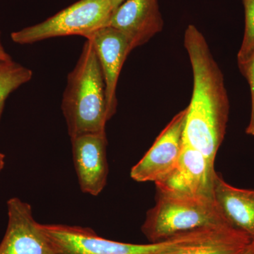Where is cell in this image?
<instances>
[{"label": "cell", "instance_id": "8", "mask_svg": "<svg viewBox=\"0 0 254 254\" xmlns=\"http://www.w3.org/2000/svg\"><path fill=\"white\" fill-rule=\"evenodd\" d=\"M64 254H154L151 244L136 245L107 240L88 227L42 225Z\"/></svg>", "mask_w": 254, "mask_h": 254}, {"label": "cell", "instance_id": "17", "mask_svg": "<svg viewBox=\"0 0 254 254\" xmlns=\"http://www.w3.org/2000/svg\"><path fill=\"white\" fill-rule=\"evenodd\" d=\"M241 254H254V240H252L250 245Z\"/></svg>", "mask_w": 254, "mask_h": 254}, {"label": "cell", "instance_id": "1", "mask_svg": "<svg viewBox=\"0 0 254 254\" xmlns=\"http://www.w3.org/2000/svg\"><path fill=\"white\" fill-rule=\"evenodd\" d=\"M193 76V94L187 107L185 143L199 150L212 165L224 140L228 122V96L223 74L206 40L193 25L185 34Z\"/></svg>", "mask_w": 254, "mask_h": 254}, {"label": "cell", "instance_id": "19", "mask_svg": "<svg viewBox=\"0 0 254 254\" xmlns=\"http://www.w3.org/2000/svg\"><path fill=\"white\" fill-rule=\"evenodd\" d=\"M111 1L114 7V10H115L117 7H118L119 5L121 4L123 2L124 0H111Z\"/></svg>", "mask_w": 254, "mask_h": 254}, {"label": "cell", "instance_id": "6", "mask_svg": "<svg viewBox=\"0 0 254 254\" xmlns=\"http://www.w3.org/2000/svg\"><path fill=\"white\" fill-rule=\"evenodd\" d=\"M216 172L199 150L185 143L181 156L173 170L155 182L157 193L185 197L214 198Z\"/></svg>", "mask_w": 254, "mask_h": 254}, {"label": "cell", "instance_id": "12", "mask_svg": "<svg viewBox=\"0 0 254 254\" xmlns=\"http://www.w3.org/2000/svg\"><path fill=\"white\" fill-rule=\"evenodd\" d=\"M213 196L228 221L254 240V190L232 186L216 173Z\"/></svg>", "mask_w": 254, "mask_h": 254}, {"label": "cell", "instance_id": "16", "mask_svg": "<svg viewBox=\"0 0 254 254\" xmlns=\"http://www.w3.org/2000/svg\"><path fill=\"white\" fill-rule=\"evenodd\" d=\"M241 72L248 81L252 95V111L250 121L246 128V133L251 136H254V59L248 64L240 68Z\"/></svg>", "mask_w": 254, "mask_h": 254}, {"label": "cell", "instance_id": "15", "mask_svg": "<svg viewBox=\"0 0 254 254\" xmlns=\"http://www.w3.org/2000/svg\"><path fill=\"white\" fill-rule=\"evenodd\" d=\"M245 13L243 40L237 54L239 68L243 67L254 59V0H242Z\"/></svg>", "mask_w": 254, "mask_h": 254}, {"label": "cell", "instance_id": "5", "mask_svg": "<svg viewBox=\"0 0 254 254\" xmlns=\"http://www.w3.org/2000/svg\"><path fill=\"white\" fill-rule=\"evenodd\" d=\"M7 213L0 254H64L35 220L29 203L16 197L10 198Z\"/></svg>", "mask_w": 254, "mask_h": 254}, {"label": "cell", "instance_id": "3", "mask_svg": "<svg viewBox=\"0 0 254 254\" xmlns=\"http://www.w3.org/2000/svg\"><path fill=\"white\" fill-rule=\"evenodd\" d=\"M234 227L214 198L177 196L157 193L141 231L151 243L203 230Z\"/></svg>", "mask_w": 254, "mask_h": 254}, {"label": "cell", "instance_id": "11", "mask_svg": "<svg viewBox=\"0 0 254 254\" xmlns=\"http://www.w3.org/2000/svg\"><path fill=\"white\" fill-rule=\"evenodd\" d=\"M93 43L99 62L105 85L107 103L110 117L117 111L116 90L122 68L131 52L129 43L121 32L105 26L86 37Z\"/></svg>", "mask_w": 254, "mask_h": 254}, {"label": "cell", "instance_id": "10", "mask_svg": "<svg viewBox=\"0 0 254 254\" xmlns=\"http://www.w3.org/2000/svg\"><path fill=\"white\" fill-rule=\"evenodd\" d=\"M158 0H124L113 11L108 26L126 37L131 51L163 28Z\"/></svg>", "mask_w": 254, "mask_h": 254}, {"label": "cell", "instance_id": "18", "mask_svg": "<svg viewBox=\"0 0 254 254\" xmlns=\"http://www.w3.org/2000/svg\"><path fill=\"white\" fill-rule=\"evenodd\" d=\"M5 165V155L3 153H0V173L1 170L4 168Z\"/></svg>", "mask_w": 254, "mask_h": 254}, {"label": "cell", "instance_id": "7", "mask_svg": "<svg viewBox=\"0 0 254 254\" xmlns=\"http://www.w3.org/2000/svg\"><path fill=\"white\" fill-rule=\"evenodd\" d=\"M187 108L177 113L160 133L149 150L132 168L130 176L138 182H156L177 165L185 145Z\"/></svg>", "mask_w": 254, "mask_h": 254}, {"label": "cell", "instance_id": "14", "mask_svg": "<svg viewBox=\"0 0 254 254\" xmlns=\"http://www.w3.org/2000/svg\"><path fill=\"white\" fill-rule=\"evenodd\" d=\"M32 76L31 69L12 60L0 61V118L9 95L29 81Z\"/></svg>", "mask_w": 254, "mask_h": 254}, {"label": "cell", "instance_id": "13", "mask_svg": "<svg viewBox=\"0 0 254 254\" xmlns=\"http://www.w3.org/2000/svg\"><path fill=\"white\" fill-rule=\"evenodd\" d=\"M252 240L245 232L229 227L170 254H241Z\"/></svg>", "mask_w": 254, "mask_h": 254}, {"label": "cell", "instance_id": "2", "mask_svg": "<svg viewBox=\"0 0 254 254\" xmlns=\"http://www.w3.org/2000/svg\"><path fill=\"white\" fill-rule=\"evenodd\" d=\"M62 110L70 138L105 131L111 119L104 77L94 47L87 39L74 68L68 73Z\"/></svg>", "mask_w": 254, "mask_h": 254}, {"label": "cell", "instance_id": "4", "mask_svg": "<svg viewBox=\"0 0 254 254\" xmlns=\"http://www.w3.org/2000/svg\"><path fill=\"white\" fill-rule=\"evenodd\" d=\"M114 7L111 0H80L43 22L11 33L18 44H31L55 37L86 38L108 26Z\"/></svg>", "mask_w": 254, "mask_h": 254}, {"label": "cell", "instance_id": "9", "mask_svg": "<svg viewBox=\"0 0 254 254\" xmlns=\"http://www.w3.org/2000/svg\"><path fill=\"white\" fill-rule=\"evenodd\" d=\"M73 161L82 192L96 196L104 190L108 168L106 131L71 138Z\"/></svg>", "mask_w": 254, "mask_h": 254}]
</instances>
